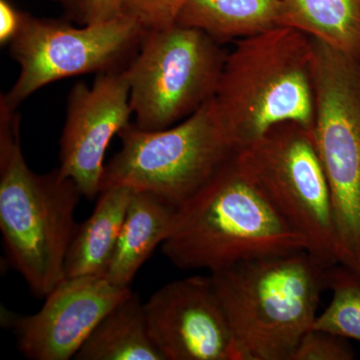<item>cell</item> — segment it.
Here are the masks:
<instances>
[{
	"label": "cell",
	"mask_w": 360,
	"mask_h": 360,
	"mask_svg": "<svg viewBox=\"0 0 360 360\" xmlns=\"http://www.w3.org/2000/svg\"><path fill=\"white\" fill-rule=\"evenodd\" d=\"M226 54L195 28L175 23L146 32L125 68L135 125L165 129L193 115L214 97Z\"/></svg>",
	"instance_id": "8"
},
{
	"label": "cell",
	"mask_w": 360,
	"mask_h": 360,
	"mask_svg": "<svg viewBox=\"0 0 360 360\" xmlns=\"http://www.w3.org/2000/svg\"><path fill=\"white\" fill-rule=\"evenodd\" d=\"M281 18V0H186L175 23L224 44L279 27Z\"/></svg>",
	"instance_id": "15"
},
{
	"label": "cell",
	"mask_w": 360,
	"mask_h": 360,
	"mask_svg": "<svg viewBox=\"0 0 360 360\" xmlns=\"http://www.w3.org/2000/svg\"><path fill=\"white\" fill-rule=\"evenodd\" d=\"M77 360H163L149 336L144 303L131 290L97 324Z\"/></svg>",
	"instance_id": "16"
},
{
	"label": "cell",
	"mask_w": 360,
	"mask_h": 360,
	"mask_svg": "<svg viewBox=\"0 0 360 360\" xmlns=\"http://www.w3.org/2000/svg\"><path fill=\"white\" fill-rule=\"evenodd\" d=\"M176 213V208L156 194L134 189L105 274L110 283L130 288L137 271L169 236Z\"/></svg>",
	"instance_id": "13"
},
{
	"label": "cell",
	"mask_w": 360,
	"mask_h": 360,
	"mask_svg": "<svg viewBox=\"0 0 360 360\" xmlns=\"http://www.w3.org/2000/svg\"><path fill=\"white\" fill-rule=\"evenodd\" d=\"M118 136L122 148L105 165L101 191H148L177 210L239 151L213 98L174 127L144 130L130 123Z\"/></svg>",
	"instance_id": "5"
},
{
	"label": "cell",
	"mask_w": 360,
	"mask_h": 360,
	"mask_svg": "<svg viewBox=\"0 0 360 360\" xmlns=\"http://www.w3.org/2000/svg\"><path fill=\"white\" fill-rule=\"evenodd\" d=\"M239 150L278 123L314 129V42L279 26L236 40L226 54L213 97Z\"/></svg>",
	"instance_id": "4"
},
{
	"label": "cell",
	"mask_w": 360,
	"mask_h": 360,
	"mask_svg": "<svg viewBox=\"0 0 360 360\" xmlns=\"http://www.w3.org/2000/svg\"><path fill=\"white\" fill-rule=\"evenodd\" d=\"M236 155L270 205L305 239L307 252L324 267L340 264L330 187L314 129L278 123Z\"/></svg>",
	"instance_id": "6"
},
{
	"label": "cell",
	"mask_w": 360,
	"mask_h": 360,
	"mask_svg": "<svg viewBox=\"0 0 360 360\" xmlns=\"http://www.w3.org/2000/svg\"><path fill=\"white\" fill-rule=\"evenodd\" d=\"M314 42V134L335 212L338 262L360 276V61Z\"/></svg>",
	"instance_id": "7"
},
{
	"label": "cell",
	"mask_w": 360,
	"mask_h": 360,
	"mask_svg": "<svg viewBox=\"0 0 360 360\" xmlns=\"http://www.w3.org/2000/svg\"><path fill=\"white\" fill-rule=\"evenodd\" d=\"M236 155L177 210L161 252L179 269L213 274L307 251L305 239L270 205Z\"/></svg>",
	"instance_id": "1"
},
{
	"label": "cell",
	"mask_w": 360,
	"mask_h": 360,
	"mask_svg": "<svg viewBox=\"0 0 360 360\" xmlns=\"http://www.w3.org/2000/svg\"><path fill=\"white\" fill-rule=\"evenodd\" d=\"M144 310L163 360H239L210 276L165 284L144 302Z\"/></svg>",
	"instance_id": "11"
},
{
	"label": "cell",
	"mask_w": 360,
	"mask_h": 360,
	"mask_svg": "<svg viewBox=\"0 0 360 360\" xmlns=\"http://www.w3.org/2000/svg\"><path fill=\"white\" fill-rule=\"evenodd\" d=\"M326 271L303 250L210 274L239 360H291L316 319Z\"/></svg>",
	"instance_id": "3"
},
{
	"label": "cell",
	"mask_w": 360,
	"mask_h": 360,
	"mask_svg": "<svg viewBox=\"0 0 360 360\" xmlns=\"http://www.w3.org/2000/svg\"><path fill=\"white\" fill-rule=\"evenodd\" d=\"M281 26L360 61V0H281Z\"/></svg>",
	"instance_id": "17"
},
{
	"label": "cell",
	"mask_w": 360,
	"mask_h": 360,
	"mask_svg": "<svg viewBox=\"0 0 360 360\" xmlns=\"http://www.w3.org/2000/svg\"><path fill=\"white\" fill-rule=\"evenodd\" d=\"M134 189L110 186L98 194L94 212L77 224L65 259V277L105 276Z\"/></svg>",
	"instance_id": "14"
},
{
	"label": "cell",
	"mask_w": 360,
	"mask_h": 360,
	"mask_svg": "<svg viewBox=\"0 0 360 360\" xmlns=\"http://www.w3.org/2000/svg\"><path fill=\"white\" fill-rule=\"evenodd\" d=\"M146 30L134 18L120 15L96 25L73 27L25 13L20 32L9 44L20 66L15 84L0 99L13 108L45 85L77 75L122 70L139 51Z\"/></svg>",
	"instance_id": "9"
},
{
	"label": "cell",
	"mask_w": 360,
	"mask_h": 360,
	"mask_svg": "<svg viewBox=\"0 0 360 360\" xmlns=\"http://www.w3.org/2000/svg\"><path fill=\"white\" fill-rule=\"evenodd\" d=\"M82 193L60 169L35 174L21 148L20 115L0 99V231L9 264L35 297L65 278Z\"/></svg>",
	"instance_id": "2"
},
{
	"label": "cell",
	"mask_w": 360,
	"mask_h": 360,
	"mask_svg": "<svg viewBox=\"0 0 360 360\" xmlns=\"http://www.w3.org/2000/svg\"><path fill=\"white\" fill-rule=\"evenodd\" d=\"M120 15L122 0H84L79 21L84 25H96Z\"/></svg>",
	"instance_id": "21"
},
{
	"label": "cell",
	"mask_w": 360,
	"mask_h": 360,
	"mask_svg": "<svg viewBox=\"0 0 360 360\" xmlns=\"http://www.w3.org/2000/svg\"><path fill=\"white\" fill-rule=\"evenodd\" d=\"M54 1H58L59 4H63L71 14L77 15L78 20H80L84 0H54Z\"/></svg>",
	"instance_id": "23"
},
{
	"label": "cell",
	"mask_w": 360,
	"mask_h": 360,
	"mask_svg": "<svg viewBox=\"0 0 360 360\" xmlns=\"http://www.w3.org/2000/svg\"><path fill=\"white\" fill-rule=\"evenodd\" d=\"M186 0H122V13L134 18L146 32L175 25Z\"/></svg>",
	"instance_id": "20"
},
{
	"label": "cell",
	"mask_w": 360,
	"mask_h": 360,
	"mask_svg": "<svg viewBox=\"0 0 360 360\" xmlns=\"http://www.w3.org/2000/svg\"><path fill=\"white\" fill-rule=\"evenodd\" d=\"M129 96L125 68L98 73L92 86L78 82L70 90L59 141V169L89 200L101 193L111 139L130 124Z\"/></svg>",
	"instance_id": "10"
},
{
	"label": "cell",
	"mask_w": 360,
	"mask_h": 360,
	"mask_svg": "<svg viewBox=\"0 0 360 360\" xmlns=\"http://www.w3.org/2000/svg\"><path fill=\"white\" fill-rule=\"evenodd\" d=\"M130 290L115 286L103 276L65 277L45 297L37 314L6 312L2 319L26 359L70 360Z\"/></svg>",
	"instance_id": "12"
},
{
	"label": "cell",
	"mask_w": 360,
	"mask_h": 360,
	"mask_svg": "<svg viewBox=\"0 0 360 360\" xmlns=\"http://www.w3.org/2000/svg\"><path fill=\"white\" fill-rule=\"evenodd\" d=\"M25 13L16 9L9 0H0V44H11L20 32Z\"/></svg>",
	"instance_id": "22"
},
{
	"label": "cell",
	"mask_w": 360,
	"mask_h": 360,
	"mask_svg": "<svg viewBox=\"0 0 360 360\" xmlns=\"http://www.w3.org/2000/svg\"><path fill=\"white\" fill-rule=\"evenodd\" d=\"M354 350L347 340L328 331L311 328L293 352L291 360H352Z\"/></svg>",
	"instance_id": "19"
},
{
	"label": "cell",
	"mask_w": 360,
	"mask_h": 360,
	"mask_svg": "<svg viewBox=\"0 0 360 360\" xmlns=\"http://www.w3.org/2000/svg\"><path fill=\"white\" fill-rule=\"evenodd\" d=\"M328 290L330 302L317 314L312 328L360 342V276L345 265L328 267Z\"/></svg>",
	"instance_id": "18"
}]
</instances>
